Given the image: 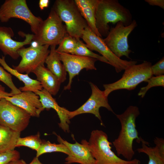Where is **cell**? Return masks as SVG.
I'll return each instance as SVG.
<instances>
[{"label":"cell","instance_id":"4fadbf2b","mask_svg":"<svg viewBox=\"0 0 164 164\" xmlns=\"http://www.w3.org/2000/svg\"><path fill=\"white\" fill-rule=\"evenodd\" d=\"M58 53L69 75V82L64 87V90L70 89L73 78L82 70H96L95 63L97 60L95 58L63 53Z\"/></svg>","mask_w":164,"mask_h":164},{"label":"cell","instance_id":"52a82bcc","mask_svg":"<svg viewBox=\"0 0 164 164\" xmlns=\"http://www.w3.org/2000/svg\"><path fill=\"white\" fill-rule=\"evenodd\" d=\"M13 18L21 19L28 23L34 34L43 21L40 17L33 14L26 0H6L0 7V21L7 22Z\"/></svg>","mask_w":164,"mask_h":164},{"label":"cell","instance_id":"8d00e7d4","mask_svg":"<svg viewBox=\"0 0 164 164\" xmlns=\"http://www.w3.org/2000/svg\"><path fill=\"white\" fill-rule=\"evenodd\" d=\"M29 164H43L39 160L38 157H35Z\"/></svg>","mask_w":164,"mask_h":164},{"label":"cell","instance_id":"1f68e13d","mask_svg":"<svg viewBox=\"0 0 164 164\" xmlns=\"http://www.w3.org/2000/svg\"><path fill=\"white\" fill-rule=\"evenodd\" d=\"M155 146L159 149L160 153L164 156V140L162 138L156 137L154 140Z\"/></svg>","mask_w":164,"mask_h":164},{"label":"cell","instance_id":"6da1fadb","mask_svg":"<svg viewBox=\"0 0 164 164\" xmlns=\"http://www.w3.org/2000/svg\"><path fill=\"white\" fill-rule=\"evenodd\" d=\"M140 114L138 107L130 106L122 114H116L121 123V129L117 138L112 143L118 156L122 155L126 160H131L135 155L133 148L134 140L138 143L142 139L139 137L136 128V120Z\"/></svg>","mask_w":164,"mask_h":164},{"label":"cell","instance_id":"f1b7e54d","mask_svg":"<svg viewBox=\"0 0 164 164\" xmlns=\"http://www.w3.org/2000/svg\"><path fill=\"white\" fill-rule=\"evenodd\" d=\"M12 75L0 66V81L4 83L11 91L10 93L13 95L19 94L21 92L14 84L12 80Z\"/></svg>","mask_w":164,"mask_h":164},{"label":"cell","instance_id":"ffe728a7","mask_svg":"<svg viewBox=\"0 0 164 164\" xmlns=\"http://www.w3.org/2000/svg\"><path fill=\"white\" fill-rule=\"evenodd\" d=\"M0 64L9 73L15 76L24 83V86L19 88L21 92L30 91L35 93L43 89L40 83L37 80L32 79L29 77L28 74L21 73L10 67L6 62L4 56H2V58L0 57Z\"/></svg>","mask_w":164,"mask_h":164},{"label":"cell","instance_id":"8992f818","mask_svg":"<svg viewBox=\"0 0 164 164\" xmlns=\"http://www.w3.org/2000/svg\"><path fill=\"white\" fill-rule=\"evenodd\" d=\"M67 33L65 26L53 8L46 19L43 20L32 41L37 45H59Z\"/></svg>","mask_w":164,"mask_h":164},{"label":"cell","instance_id":"ac0fdd59","mask_svg":"<svg viewBox=\"0 0 164 164\" xmlns=\"http://www.w3.org/2000/svg\"><path fill=\"white\" fill-rule=\"evenodd\" d=\"M32 73L45 90L51 94L55 95L59 91L61 83L57 77L44 65L38 67Z\"/></svg>","mask_w":164,"mask_h":164},{"label":"cell","instance_id":"30bf717a","mask_svg":"<svg viewBox=\"0 0 164 164\" xmlns=\"http://www.w3.org/2000/svg\"><path fill=\"white\" fill-rule=\"evenodd\" d=\"M31 117L24 109L5 98L0 100V125L21 132L28 126Z\"/></svg>","mask_w":164,"mask_h":164},{"label":"cell","instance_id":"603a6c76","mask_svg":"<svg viewBox=\"0 0 164 164\" xmlns=\"http://www.w3.org/2000/svg\"><path fill=\"white\" fill-rule=\"evenodd\" d=\"M141 148L137 149L136 151L138 153H143L147 155L149 160L147 164H164V156L160 152L158 148L149 147V143L143 139L142 141Z\"/></svg>","mask_w":164,"mask_h":164},{"label":"cell","instance_id":"5b68a950","mask_svg":"<svg viewBox=\"0 0 164 164\" xmlns=\"http://www.w3.org/2000/svg\"><path fill=\"white\" fill-rule=\"evenodd\" d=\"M53 8L65 24L67 34L77 39L81 38L83 31L88 26L75 0H56Z\"/></svg>","mask_w":164,"mask_h":164},{"label":"cell","instance_id":"cb8c5ba5","mask_svg":"<svg viewBox=\"0 0 164 164\" xmlns=\"http://www.w3.org/2000/svg\"><path fill=\"white\" fill-rule=\"evenodd\" d=\"M53 152H60L68 155L70 151L67 146L62 143L58 144L51 143L49 141L42 140L38 150L36 151V157H38L42 155Z\"/></svg>","mask_w":164,"mask_h":164},{"label":"cell","instance_id":"4316f807","mask_svg":"<svg viewBox=\"0 0 164 164\" xmlns=\"http://www.w3.org/2000/svg\"><path fill=\"white\" fill-rule=\"evenodd\" d=\"M78 40L67 33L56 49V52L72 54L77 46Z\"/></svg>","mask_w":164,"mask_h":164},{"label":"cell","instance_id":"d4e9b609","mask_svg":"<svg viewBox=\"0 0 164 164\" xmlns=\"http://www.w3.org/2000/svg\"><path fill=\"white\" fill-rule=\"evenodd\" d=\"M72 54L93 58L110 65L108 60L102 56L93 52L80 39H78L77 46Z\"/></svg>","mask_w":164,"mask_h":164},{"label":"cell","instance_id":"e0dca14e","mask_svg":"<svg viewBox=\"0 0 164 164\" xmlns=\"http://www.w3.org/2000/svg\"><path fill=\"white\" fill-rule=\"evenodd\" d=\"M39 95L40 101L44 110L53 108L57 112L60 120L58 125L65 132H70L69 124L70 123L68 114L69 111L59 105L55 99L49 92L43 89L35 92Z\"/></svg>","mask_w":164,"mask_h":164},{"label":"cell","instance_id":"4dcf8cb0","mask_svg":"<svg viewBox=\"0 0 164 164\" xmlns=\"http://www.w3.org/2000/svg\"><path fill=\"white\" fill-rule=\"evenodd\" d=\"M151 70L153 75L155 76L163 75L164 74V57H163L157 63L152 65Z\"/></svg>","mask_w":164,"mask_h":164},{"label":"cell","instance_id":"5bb4252c","mask_svg":"<svg viewBox=\"0 0 164 164\" xmlns=\"http://www.w3.org/2000/svg\"><path fill=\"white\" fill-rule=\"evenodd\" d=\"M25 40L22 42L12 39L14 33L9 27L0 26V49L5 55L9 56L14 60L19 57L18 51L25 45L31 43L34 34H25Z\"/></svg>","mask_w":164,"mask_h":164},{"label":"cell","instance_id":"d6986e66","mask_svg":"<svg viewBox=\"0 0 164 164\" xmlns=\"http://www.w3.org/2000/svg\"><path fill=\"white\" fill-rule=\"evenodd\" d=\"M88 26L96 35L102 38L96 25L95 13L99 0H74Z\"/></svg>","mask_w":164,"mask_h":164},{"label":"cell","instance_id":"9c48e42d","mask_svg":"<svg viewBox=\"0 0 164 164\" xmlns=\"http://www.w3.org/2000/svg\"><path fill=\"white\" fill-rule=\"evenodd\" d=\"M81 38L89 50L101 54L114 68L117 73L125 70L129 66L137 63L135 61H127L118 57L108 48L103 39L95 34L88 26L83 31Z\"/></svg>","mask_w":164,"mask_h":164},{"label":"cell","instance_id":"8fae6325","mask_svg":"<svg viewBox=\"0 0 164 164\" xmlns=\"http://www.w3.org/2000/svg\"><path fill=\"white\" fill-rule=\"evenodd\" d=\"M48 45H31L29 47H22L18 53L22 59L19 64L13 66V69L22 73L29 74L39 66L44 65L50 50Z\"/></svg>","mask_w":164,"mask_h":164},{"label":"cell","instance_id":"484cf974","mask_svg":"<svg viewBox=\"0 0 164 164\" xmlns=\"http://www.w3.org/2000/svg\"><path fill=\"white\" fill-rule=\"evenodd\" d=\"M42 141L40 138V133L38 132L36 135L23 138L19 137L15 147L26 146L37 151L41 145Z\"/></svg>","mask_w":164,"mask_h":164},{"label":"cell","instance_id":"277c9868","mask_svg":"<svg viewBox=\"0 0 164 164\" xmlns=\"http://www.w3.org/2000/svg\"><path fill=\"white\" fill-rule=\"evenodd\" d=\"M152 63L146 61L139 64L131 65L125 70L121 77L114 83L103 85L105 95L108 97L114 91L125 89L129 91L134 89L142 82H145L152 77Z\"/></svg>","mask_w":164,"mask_h":164},{"label":"cell","instance_id":"ba28073f","mask_svg":"<svg viewBox=\"0 0 164 164\" xmlns=\"http://www.w3.org/2000/svg\"><path fill=\"white\" fill-rule=\"evenodd\" d=\"M137 26L135 20L128 26H125L121 22H119L114 27L110 29L107 36L103 39L110 50L118 57L121 58L125 56L130 58L129 55L132 51L129 49L128 38Z\"/></svg>","mask_w":164,"mask_h":164},{"label":"cell","instance_id":"e575fe53","mask_svg":"<svg viewBox=\"0 0 164 164\" xmlns=\"http://www.w3.org/2000/svg\"><path fill=\"white\" fill-rule=\"evenodd\" d=\"M49 0H40L39 2V6L41 10L44 9L45 8L47 7L49 5Z\"/></svg>","mask_w":164,"mask_h":164},{"label":"cell","instance_id":"83f0119b","mask_svg":"<svg viewBox=\"0 0 164 164\" xmlns=\"http://www.w3.org/2000/svg\"><path fill=\"white\" fill-rule=\"evenodd\" d=\"M145 82L148 83L145 86L141 88L138 93V95L142 98L145 96L147 91L151 88L158 86L164 87V75L152 77Z\"/></svg>","mask_w":164,"mask_h":164},{"label":"cell","instance_id":"7402d4cb","mask_svg":"<svg viewBox=\"0 0 164 164\" xmlns=\"http://www.w3.org/2000/svg\"><path fill=\"white\" fill-rule=\"evenodd\" d=\"M21 132L0 125V154L14 150Z\"/></svg>","mask_w":164,"mask_h":164},{"label":"cell","instance_id":"836d02e7","mask_svg":"<svg viewBox=\"0 0 164 164\" xmlns=\"http://www.w3.org/2000/svg\"><path fill=\"white\" fill-rule=\"evenodd\" d=\"M13 95L10 93H8L5 91V88L0 84V100L7 97H11Z\"/></svg>","mask_w":164,"mask_h":164},{"label":"cell","instance_id":"d590c367","mask_svg":"<svg viewBox=\"0 0 164 164\" xmlns=\"http://www.w3.org/2000/svg\"><path fill=\"white\" fill-rule=\"evenodd\" d=\"M8 164H27L23 159H17L12 161Z\"/></svg>","mask_w":164,"mask_h":164},{"label":"cell","instance_id":"9a60e30c","mask_svg":"<svg viewBox=\"0 0 164 164\" xmlns=\"http://www.w3.org/2000/svg\"><path fill=\"white\" fill-rule=\"evenodd\" d=\"M5 98L24 109L32 117H39L41 112L44 110L39 95L31 91H22L19 94Z\"/></svg>","mask_w":164,"mask_h":164},{"label":"cell","instance_id":"7c38bea8","mask_svg":"<svg viewBox=\"0 0 164 164\" xmlns=\"http://www.w3.org/2000/svg\"><path fill=\"white\" fill-rule=\"evenodd\" d=\"M91 94L88 100L79 108L73 111H69L68 115L70 119L76 115L84 113H91L94 114L100 121L101 125H103L99 112L101 107L107 108L113 113L114 112L108 103V97L104 95L103 91L101 90L95 84L89 83Z\"/></svg>","mask_w":164,"mask_h":164},{"label":"cell","instance_id":"f546056e","mask_svg":"<svg viewBox=\"0 0 164 164\" xmlns=\"http://www.w3.org/2000/svg\"><path fill=\"white\" fill-rule=\"evenodd\" d=\"M20 155L16 150L0 154V164H8L10 162L19 159Z\"/></svg>","mask_w":164,"mask_h":164},{"label":"cell","instance_id":"2e32d148","mask_svg":"<svg viewBox=\"0 0 164 164\" xmlns=\"http://www.w3.org/2000/svg\"><path fill=\"white\" fill-rule=\"evenodd\" d=\"M55 134L57 136L58 142L65 145L70 151V154L65 159L66 164H95V159L86 145L76 141L73 144L70 143L62 139L60 135Z\"/></svg>","mask_w":164,"mask_h":164},{"label":"cell","instance_id":"44dd1931","mask_svg":"<svg viewBox=\"0 0 164 164\" xmlns=\"http://www.w3.org/2000/svg\"><path fill=\"white\" fill-rule=\"evenodd\" d=\"M56 46H50V53L45 63L46 64L47 68L57 77L61 83L66 79L67 71L56 50Z\"/></svg>","mask_w":164,"mask_h":164},{"label":"cell","instance_id":"d6a6232c","mask_svg":"<svg viewBox=\"0 0 164 164\" xmlns=\"http://www.w3.org/2000/svg\"><path fill=\"white\" fill-rule=\"evenodd\" d=\"M145 1L150 5L158 6L164 9V0H145Z\"/></svg>","mask_w":164,"mask_h":164},{"label":"cell","instance_id":"7a4b0ae2","mask_svg":"<svg viewBox=\"0 0 164 164\" xmlns=\"http://www.w3.org/2000/svg\"><path fill=\"white\" fill-rule=\"evenodd\" d=\"M95 19L96 28L102 37L108 35L110 29L109 23L121 22L125 26H128L133 20L130 10L118 0H99Z\"/></svg>","mask_w":164,"mask_h":164},{"label":"cell","instance_id":"3957f363","mask_svg":"<svg viewBox=\"0 0 164 164\" xmlns=\"http://www.w3.org/2000/svg\"><path fill=\"white\" fill-rule=\"evenodd\" d=\"M81 143L88 148L95 159L94 164H141L136 159L127 160L119 157L112 150V144L108 141L107 135L102 130H93L88 141L82 140Z\"/></svg>","mask_w":164,"mask_h":164}]
</instances>
